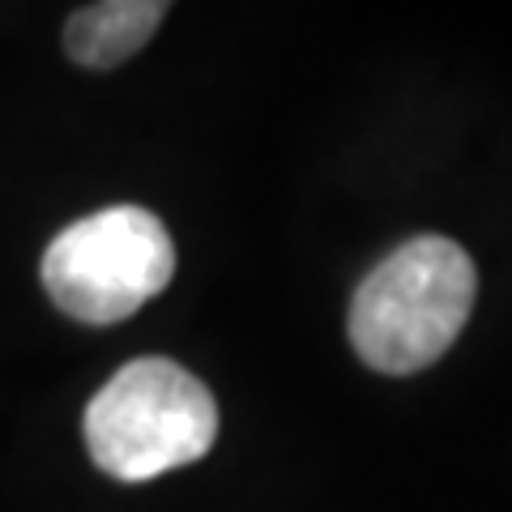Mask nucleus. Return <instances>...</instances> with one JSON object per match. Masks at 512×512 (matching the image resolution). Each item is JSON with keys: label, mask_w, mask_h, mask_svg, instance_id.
I'll list each match as a JSON object with an SVG mask.
<instances>
[{"label": "nucleus", "mask_w": 512, "mask_h": 512, "mask_svg": "<svg viewBox=\"0 0 512 512\" xmlns=\"http://www.w3.org/2000/svg\"><path fill=\"white\" fill-rule=\"evenodd\" d=\"M474 308V261L444 235H419L363 278L350 303V342L376 372L410 376L457 342Z\"/></svg>", "instance_id": "1"}, {"label": "nucleus", "mask_w": 512, "mask_h": 512, "mask_svg": "<svg viewBox=\"0 0 512 512\" xmlns=\"http://www.w3.org/2000/svg\"><path fill=\"white\" fill-rule=\"evenodd\" d=\"M218 440L214 393L171 359H133L86 406L94 466L124 483L192 466Z\"/></svg>", "instance_id": "2"}, {"label": "nucleus", "mask_w": 512, "mask_h": 512, "mask_svg": "<svg viewBox=\"0 0 512 512\" xmlns=\"http://www.w3.org/2000/svg\"><path fill=\"white\" fill-rule=\"evenodd\" d=\"M43 291L82 325H116L163 291L175 274L167 227L141 205H111L64 227L43 252Z\"/></svg>", "instance_id": "3"}, {"label": "nucleus", "mask_w": 512, "mask_h": 512, "mask_svg": "<svg viewBox=\"0 0 512 512\" xmlns=\"http://www.w3.org/2000/svg\"><path fill=\"white\" fill-rule=\"evenodd\" d=\"M163 18V0H103V5H86L73 13L64 26V47L86 69H116L146 47Z\"/></svg>", "instance_id": "4"}]
</instances>
